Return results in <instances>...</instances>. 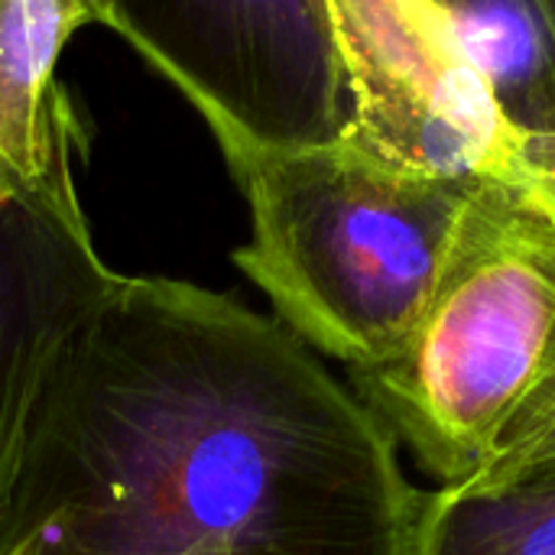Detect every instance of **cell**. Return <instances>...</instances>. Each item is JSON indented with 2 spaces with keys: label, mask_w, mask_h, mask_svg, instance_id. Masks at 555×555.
Wrapping results in <instances>:
<instances>
[{
  "label": "cell",
  "mask_w": 555,
  "mask_h": 555,
  "mask_svg": "<svg viewBox=\"0 0 555 555\" xmlns=\"http://www.w3.org/2000/svg\"><path fill=\"white\" fill-rule=\"evenodd\" d=\"M511 166H514V176L527 179L530 185H537L543 195H550L555 202V137L514 140Z\"/></svg>",
  "instance_id": "8fae6325"
},
{
  "label": "cell",
  "mask_w": 555,
  "mask_h": 555,
  "mask_svg": "<svg viewBox=\"0 0 555 555\" xmlns=\"http://www.w3.org/2000/svg\"><path fill=\"white\" fill-rule=\"evenodd\" d=\"M555 338V202L520 176L481 179L439 280L380 367L351 390L442 488H468L540 380Z\"/></svg>",
  "instance_id": "3957f363"
},
{
  "label": "cell",
  "mask_w": 555,
  "mask_h": 555,
  "mask_svg": "<svg viewBox=\"0 0 555 555\" xmlns=\"http://www.w3.org/2000/svg\"><path fill=\"white\" fill-rule=\"evenodd\" d=\"M98 23L185 94L231 176L351 133L328 0H98Z\"/></svg>",
  "instance_id": "277c9868"
},
{
  "label": "cell",
  "mask_w": 555,
  "mask_h": 555,
  "mask_svg": "<svg viewBox=\"0 0 555 555\" xmlns=\"http://www.w3.org/2000/svg\"><path fill=\"white\" fill-rule=\"evenodd\" d=\"M348 91V143L433 179L514 176V133L439 0H328Z\"/></svg>",
  "instance_id": "5b68a950"
},
{
  "label": "cell",
  "mask_w": 555,
  "mask_h": 555,
  "mask_svg": "<svg viewBox=\"0 0 555 555\" xmlns=\"http://www.w3.org/2000/svg\"><path fill=\"white\" fill-rule=\"evenodd\" d=\"M514 140L555 137L553 0H439Z\"/></svg>",
  "instance_id": "ba28073f"
},
{
  "label": "cell",
  "mask_w": 555,
  "mask_h": 555,
  "mask_svg": "<svg viewBox=\"0 0 555 555\" xmlns=\"http://www.w3.org/2000/svg\"><path fill=\"white\" fill-rule=\"evenodd\" d=\"M234 182L250 208L237 270L306 348L367 371L406 345L481 179L403 172L345 140Z\"/></svg>",
  "instance_id": "7a4b0ae2"
},
{
  "label": "cell",
  "mask_w": 555,
  "mask_h": 555,
  "mask_svg": "<svg viewBox=\"0 0 555 555\" xmlns=\"http://www.w3.org/2000/svg\"><path fill=\"white\" fill-rule=\"evenodd\" d=\"M420 555H555V465L426 498Z\"/></svg>",
  "instance_id": "9c48e42d"
},
{
  "label": "cell",
  "mask_w": 555,
  "mask_h": 555,
  "mask_svg": "<svg viewBox=\"0 0 555 555\" xmlns=\"http://www.w3.org/2000/svg\"><path fill=\"white\" fill-rule=\"evenodd\" d=\"M555 426V338H553V351H550V361H546V367H543V374H540V380L533 384V390L527 393V400H524V406H520V413L514 416V423L507 426V433H504V439H501V446H498V452H494V459H491V465L488 468H494L498 462H504V459H511V455H517L520 449H527L533 439H540L543 433H550ZM485 468V472H488ZM481 472V475H485Z\"/></svg>",
  "instance_id": "30bf717a"
},
{
  "label": "cell",
  "mask_w": 555,
  "mask_h": 555,
  "mask_svg": "<svg viewBox=\"0 0 555 555\" xmlns=\"http://www.w3.org/2000/svg\"><path fill=\"white\" fill-rule=\"evenodd\" d=\"M553 7H555V0H553Z\"/></svg>",
  "instance_id": "4fadbf2b"
},
{
  "label": "cell",
  "mask_w": 555,
  "mask_h": 555,
  "mask_svg": "<svg viewBox=\"0 0 555 555\" xmlns=\"http://www.w3.org/2000/svg\"><path fill=\"white\" fill-rule=\"evenodd\" d=\"M555 465V426L550 433H543L540 439H533L527 449H520L517 455L498 462L494 468H488L478 481H472L468 488H494L504 481H514L520 475H530L537 468H553Z\"/></svg>",
  "instance_id": "7c38bea8"
},
{
  "label": "cell",
  "mask_w": 555,
  "mask_h": 555,
  "mask_svg": "<svg viewBox=\"0 0 555 555\" xmlns=\"http://www.w3.org/2000/svg\"><path fill=\"white\" fill-rule=\"evenodd\" d=\"M91 23L98 0H0V198H78V120L59 59Z\"/></svg>",
  "instance_id": "52a82bcc"
},
{
  "label": "cell",
  "mask_w": 555,
  "mask_h": 555,
  "mask_svg": "<svg viewBox=\"0 0 555 555\" xmlns=\"http://www.w3.org/2000/svg\"><path fill=\"white\" fill-rule=\"evenodd\" d=\"M400 442L244 302L114 273L0 501V555H420Z\"/></svg>",
  "instance_id": "6da1fadb"
},
{
  "label": "cell",
  "mask_w": 555,
  "mask_h": 555,
  "mask_svg": "<svg viewBox=\"0 0 555 555\" xmlns=\"http://www.w3.org/2000/svg\"><path fill=\"white\" fill-rule=\"evenodd\" d=\"M111 280L78 198H0V501L49 377Z\"/></svg>",
  "instance_id": "8992f818"
}]
</instances>
